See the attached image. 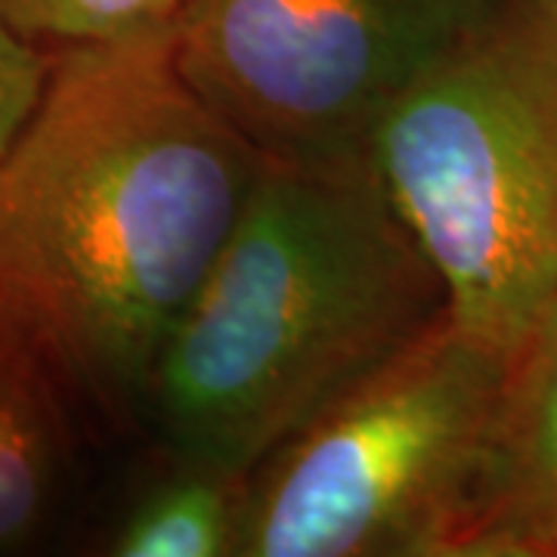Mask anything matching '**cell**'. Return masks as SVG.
Returning a JSON list of instances; mask_svg holds the SVG:
<instances>
[{
    "instance_id": "ba28073f",
    "label": "cell",
    "mask_w": 557,
    "mask_h": 557,
    "mask_svg": "<svg viewBox=\"0 0 557 557\" xmlns=\"http://www.w3.org/2000/svg\"><path fill=\"white\" fill-rule=\"evenodd\" d=\"M174 471L149 483L121 515L106 555L239 557L248 474L171 458Z\"/></svg>"
},
{
    "instance_id": "7a4b0ae2",
    "label": "cell",
    "mask_w": 557,
    "mask_h": 557,
    "mask_svg": "<svg viewBox=\"0 0 557 557\" xmlns=\"http://www.w3.org/2000/svg\"><path fill=\"white\" fill-rule=\"evenodd\" d=\"M446 313L366 149L263 156L152 369L143 418L168 458L251 474Z\"/></svg>"
},
{
    "instance_id": "3957f363",
    "label": "cell",
    "mask_w": 557,
    "mask_h": 557,
    "mask_svg": "<svg viewBox=\"0 0 557 557\" xmlns=\"http://www.w3.org/2000/svg\"><path fill=\"white\" fill-rule=\"evenodd\" d=\"M366 156L449 317L511 357L557 300V0H483Z\"/></svg>"
},
{
    "instance_id": "8992f818",
    "label": "cell",
    "mask_w": 557,
    "mask_h": 557,
    "mask_svg": "<svg viewBox=\"0 0 557 557\" xmlns=\"http://www.w3.org/2000/svg\"><path fill=\"white\" fill-rule=\"evenodd\" d=\"M456 557H557V300L508 357Z\"/></svg>"
},
{
    "instance_id": "277c9868",
    "label": "cell",
    "mask_w": 557,
    "mask_h": 557,
    "mask_svg": "<svg viewBox=\"0 0 557 557\" xmlns=\"http://www.w3.org/2000/svg\"><path fill=\"white\" fill-rule=\"evenodd\" d=\"M505 369L446 313L248 474L239 557H456Z\"/></svg>"
},
{
    "instance_id": "30bf717a",
    "label": "cell",
    "mask_w": 557,
    "mask_h": 557,
    "mask_svg": "<svg viewBox=\"0 0 557 557\" xmlns=\"http://www.w3.org/2000/svg\"><path fill=\"white\" fill-rule=\"evenodd\" d=\"M53 57L0 22V159L38 109Z\"/></svg>"
},
{
    "instance_id": "6da1fadb",
    "label": "cell",
    "mask_w": 557,
    "mask_h": 557,
    "mask_svg": "<svg viewBox=\"0 0 557 557\" xmlns=\"http://www.w3.org/2000/svg\"><path fill=\"white\" fill-rule=\"evenodd\" d=\"M263 152L180 75L174 44L53 57L0 159V313L84 409L143 418L152 369L251 199Z\"/></svg>"
},
{
    "instance_id": "9c48e42d",
    "label": "cell",
    "mask_w": 557,
    "mask_h": 557,
    "mask_svg": "<svg viewBox=\"0 0 557 557\" xmlns=\"http://www.w3.org/2000/svg\"><path fill=\"white\" fill-rule=\"evenodd\" d=\"M186 0H0V22L57 57L81 47L174 44Z\"/></svg>"
},
{
    "instance_id": "5b68a950",
    "label": "cell",
    "mask_w": 557,
    "mask_h": 557,
    "mask_svg": "<svg viewBox=\"0 0 557 557\" xmlns=\"http://www.w3.org/2000/svg\"><path fill=\"white\" fill-rule=\"evenodd\" d=\"M483 0H186L174 60L263 156L359 152Z\"/></svg>"
},
{
    "instance_id": "52a82bcc",
    "label": "cell",
    "mask_w": 557,
    "mask_h": 557,
    "mask_svg": "<svg viewBox=\"0 0 557 557\" xmlns=\"http://www.w3.org/2000/svg\"><path fill=\"white\" fill-rule=\"evenodd\" d=\"M84 409L32 335L0 313V552H20L60 515L78 465Z\"/></svg>"
}]
</instances>
